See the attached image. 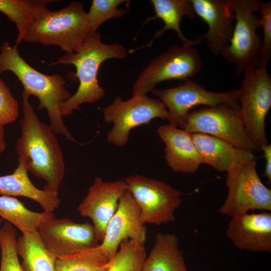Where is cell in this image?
I'll use <instances>...</instances> for the list:
<instances>
[{
    "label": "cell",
    "instance_id": "obj_17",
    "mask_svg": "<svg viewBox=\"0 0 271 271\" xmlns=\"http://www.w3.org/2000/svg\"><path fill=\"white\" fill-rule=\"evenodd\" d=\"M226 233L239 249L270 252L271 213H247L231 218Z\"/></svg>",
    "mask_w": 271,
    "mask_h": 271
},
{
    "label": "cell",
    "instance_id": "obj_24",
    "mask_svg": "<svg viewBox=\"0 0 271 271\" xmlns=\"http://www.w3.org/2000/svg\"><path fill=\"white\" fill-rule=\"evenodd\" d=\"M0 216L26 234L38 230L43 223L55 217L53 213L38 212L27 208L17 198L0 196Z\"/></svg>",
    "mask_w": 271,
    "mask_h": 271
},
{
    "label": "cell",
    "instance_id": "obj_29",
    "mask_svg": "<svg viewBox=\"0 0 271 271\" xmlns=\"http://www.w3.org/2000/svg\"><path fill=\"white\" fill-rule=\"evenodd\" d=\"M17 230L6 222L0 228V271H22L17 250Z\"/></svg>",
    "mask_w": 271,
    "mask_h": 271
},
{
    "label": "cell",
    "instance_id": "obj_25",
    "mask_svg": "<svg viewBox=\"0 0 271 271\" xmlns=\"http://www.w3.org/2000/svg\"><path fill=\"white\" fill-rule=\"evenodd\" d=\"M58 0H0V12L16 26L18 35L15 46L22 41L27 29L36 14Z\"/></svg>",
    "mask_w": 271,
    "mask_h": 271
},
{
    "label": "cell",
    "instance_id": "obj_18",
    "mask_svg": "<svg viewBox=\"0 0 271 271\" xmlns=\"http://www.w3.org/2000/svg\"><path fill=\"white\" fill-rule=\"evenodd\" d=\"M157 132L165 144L167 163L173 171L193 173L203 163L192 133L170 123L160 126Z\"/></svg>",
    "mask_w": 271,
    "mask_h": 271
},
{
    "label": "cell",
    "instance_id": "obj_14",
    "mask_svg": "<svg viewBox=\"0 0 271 271\" xmlns=\"http://www.w3.org/2000/svg\"><path fill=\"white\" fill-rule=\"evenodd\" d=\"M146 231L140 209L127 190L119 200L117 208L106 226L104 238L99 246L111 260L122 241L132 239L145 242Z\"/></svg>",
    "mask_w": 271,
    "mask_h": 271
},
{
    "label": "cell",
    "instance_id": "obj_33",
    "mask_svg": "<svg viewBox=\"0 0 271 271\" xmlns=\"http://www.w3.org/2000/svg\"><path fill=\"white\" fill-rule=\"evenodd\" d=\"M7 144L5 142L4 126L0 125V154L5 152Z\"/></svg>",
    "mask_w": 271,
    "mask_h": 271
},
{
    "label": "cell",
    "instance_id": "obj_6",
    "mask_svg": "<svg viewBox=\"0 0 271 271\" xmlns=\"http://www.w3.org/2000/svg\"><path fill=\"white\" fill-rule=\"evenodd\" d=\"M239 111L250 141L257 148L268 144L265 117L271 107V77L266 69H247L236 89Z\"/></svg>",
    "mask_w": 271,
    "mask_h": 271
},
{
    "label": "cell",
    "instance_id": "obj_4",
    "mask_svg": "<svg viewBox=\"0 0 271 271\" xmlns=\"http://www.w3.org/2000/svg\"><path fill=\"white\" fill-rule=\"evenodd\" d=\"M87 13L79 2L52 11L45 8L35 15L23 41L57 46L66 53L77 51L90 37Z\"/></svg>",
    "mask_w": 271,
    "mask_h": 271
},
{
    "label": "cell",
    "instance_id": "obj_3",
    "mask_svg": "<svg viewBox=\"0 0 271 271\" xmlns=\"http://www.w3.org/2000/svg\"><path fill=\"white\" fill-rule=\"evenodd\" d=\"M127 54L126 49L119 43H102L101 34L96 32L77 51L65 53L55 62H52L49 66L74 65L76 69L75 76L79 81L75 93L61 104V115L71 114L74 110H79L81 104L94 103L103 98L104 90L97 80L101 64L109 59H124Z\"/></svg>",
    "mask_w": 271,
    "mask_h": 271
},
{
    "label": "cell",
    "instance_id": "obj_5",
    "mask_svg": "<svg viewBox=\"0 0 271 271\" xmlns=\"http://www.w3.org/2000/svg\"><path fill=\"white\" fill-rule=\"evenodd\" d=\"M235 18V25L229 44L222 55L235 67L236 75H243L249 68L257 67L260 60L261 40L256 30L260 27L256 15L261 1L228 0Z\"/></svg>",
    "mask_w": 271,
    "mask_h": 271
},
{
    "label": "cell",
    "instance_id": "obj_13",
    "mask_svg": "<svg viewBox=\"0 0 271 271\" xmlns=\"http://www.w3.org/2000/svg\"><path fill=\"white\" fill-rule=\"evenodd\" d=\"M46 248L57 258L98 246L99 240L92 224L75 223L68 218L55 217L38 228Z\"/></svg>",
    "mask_w": 271,
    "mask_h": 271
},
{
    "label": "cell",
    "instance_id": "obj_8",
    "mask_svg": "<svg viewBox=\"0 0 271 271\" xmlns=\"http://www.w3.org/2000/svg\"><path fill=\"white\" fill-rule=\"evenodd\" d=\"M202 62L193 45H173L151 60L140 73L132 87V96L147 95L158 84L166 80L187 81L198 74Z\"/></svg>",
    "mask_w": 271,
    "mask_h": 271
},
{
    "label": "cell",
    "instance_id": "obj_11",
    "mask_svg": "<svg viewBox=\"0 0 271 271\" xmlns=\"http://www.w3.org/2000/svg\"><path fill=\"white\" fill-rule=\"evenodd\" d=\"M183 129L192 133L215 137L244 150L252 152L258 150L248 136L239 108L227 104L189 113Z\"/></svg>",
    "mask_w": 271,
    "mask_h": 271
},
{
    "label": "cell",
    "instance_id": "obj_22",
    "mask_svg": "<svg viewBox=\"0 0 271 271\" xmlns=\"http://www.w3.org/2000/svg\"><path fill=\"white\" fill-rule=\"evenodd\" d=\"M143 271H188L179 240L174 234L158 232Z\"/></svg>",
    "mask_w": 271,
    "mask_h": 271
},
{
    "label": "cell",
    "instance_id": "obj_32",
    "mask_svg": "<svg viewBox=\"0 0 271 271\" xmlns=\"http://www.w3.org/2000/svg\"><path fill=\"white\" fill-rule=\"evenodd\" d=\"M263 153V157L265 159V170L263 176L265 177L269 184L271 183V145L267 144L262 145L260 149Z\"/></svg>",
    "mask_w": 271,
    "mask_h": 271
},
{
    "label": "cell",
    "instance_id": "obj_9",
    "mask_svg": "<svg viewBox=\"0 0 271 271\" xmlns=\"http://www.w3.org/2000/svg\"><path fill=\"white\" fill-rule=\"evenodd\" d=\"M103 120L113 124L107 134V142L117 147L127 143L130 130L148 124L156 118L171 120L164 103L159 98L147 95H136L126 100L116 97L112 103L102 109Z\"/></svg>",
    "mask_w": 271,
    "mask_h": 271
},
{
    "label": "cell",
    "instance_id": "obj_10",
    "mask_svg": "<svg viewBox=\"0 0 271 271\" xmlns=\"http://www.w3.org/2000/svg\"><path fill=\"white\" fill-rule=\"evenodd\" d=\"M124 181L138 205L142 222L161 225L175 220L174 212L181 204L182 193L164 181L141 175Z\"/></svg>",
    "mask_w": 271,
    "mask_h": 271
},
{
    "label": "cell",
    "instance_id": "obj_21",
    "mask_svg": "<svg viewBox=\"0 0 271 271\" xmlns=\"http://www.w3.org/2000/svg\"><path fill=\"white\" fill-rule=\"evenodd\" d=\"M151 3L155 15L148 18L146 23L158 18L163 21L164 26L162 29L156 32L152 40L145 47L151 46L156 39L170 30L176 33L177 37L184 45L195 46L201 42V37L194 40L187 39L180 28V24L184 17L190 19L195 17L191 0H151Z\"/></svg>",
    "mask_w": 271,
    "mask_h": 271
},
{
    "label": "cell",
    "instance_id": "obj_36",
    "mask_svg": "<svg viewBox=\"0 0 271 271\" xmlns=\"http://www.w3.org/2000/svg\"><path fill=\"white\" fill-rule=\"evenodd\" d=\"M1 74V70H0V74Z\"/></svg>",
    "mask_w": 271,
    "mask_h": 271
},
{
    "label": "cell",
    "instance_id": "obj_20",
    "mask_svg": "<svg viewBox=\"0 0 271 271\" xmlns=\"http://www.w3.org/2000/svg\"><path fill=\"white\" fill-rule=\"evenodd\" d=\"M18 162L13 174L0 176V194L28 198L37 202L44 211L53 213L60 204L59 192L37 188L30 179L24 165Z\"/></svg>",
    "mask_w": 271,
    "mask_h": 271
},
{
    "label": "cell",
    "instance_id": "obj_31",
    "mask_svg": "<svg viewBox=\"0 0 271 271\" xmlns=\"http://www.w3.org/2000/svg\"><path fill=\"white\" fill-rule=\"evenodd\" d=\"M19 115V103L0 78V125L4 126L15 122Z\"/></svg>",
    "mask_w": 271,
    "mask_h": 271
},
{
    "label": "cell",
    "instance_id": "obj_1",
    "mask_svg": "<svg viewBox=\"0 0 271 271\" xmlns=\"http://www.w3.org/2000/svg\"><path fill=\"white\" fill-rule=\"evenodd\" d=\"M29 97L23 91V117L20 120L21 135L16 145L17 160L46 182L44 189L59 192L65 171L63 153L56 133L40 120Z\"/></svg>",
    "mask_w": 271,
    "mask_h": 271
},
{
    "label": "cell",
    "instance_id": "obj_7",
    "mask_svg": "<svg viewBox=\"0 0 271 271\" xmlns=\"http://www.w3.org/2000/svg\"><path fill=\"white\" fill-rule=\"evenodd\" d=\"M227 174L228 194L220 214L233 218L254 210L271 211V190L257 173L256 158L241 162Z\"/></svg>",
    "mask_w": 271,
    "mask_h": 271
},
{
    "label": "cell",
    "instance_id": "obj_34",
    "mask_svg": "<svg viewBox=\"0 0 271 271\" xmlns=\"http://www.w3.org/2000/svg\"><path fill=\"white\" fill-rule=\"evenodd\" d=\"M2 220L1 219H0V224H1V222H2Z\"/></svg>",
    "mask_w": 271,
    "mask_h": 271
},
{
    "label": "cell",
    "instance_id": "obj_28",
    "mask_svg": "<svg viewBox=\"0 0 271 271\" xmlns=\"http://www.w3.org/2000/svg\"><path fill=\"white\" fill-rule=\"evenodd\" d=\"M124 0H93L87 13L88 24L90 33L94 35L98 28L107 20L113 18H120L127 11L118 8Z\"/></svg>",
    "mask_w": 271,
    "mask_h": 271
},
{
    "label": "cell",
    "instance_id": "obj_2",
    "mask_svg": "<svg viewBox=\"0 0 271 271\" xmlns=\"http://www.w3.org/2000/svg\"><path fill=\"white\" fill-rule=\"evenodd\" d=\"M1 73L9 71L20 81L24 90L39 100V110L45 109L50 126L56 134L66 140L77 142L65 125L60 112L61 104L72 96L65 87V80L60 75L43 74L30 65L20 55L17 47L5 41L0 51Z\"/></svg>",
    "mask_w": 271,
    "mask_h": 271
},
{
    "label": "cell",
    "instance_id": "obj_27",
    "mask_svg": "<svg viewBox=\"0 0 271 271\" xmlns=\"http://www.w3.org/2000/svg\"><path fill=\"white\" fill-rule=\"evenodd\" d=\"M145 244L132 239L122 241L111 260L108 271H143L147 256Z\"/></svg>",
    "mask_w": 271,
    "mask_h": 271
},
{
    "label": "cell",
    "instance_id": "obj_30",
    "mask_svg": "<svg viewBox=\"0 0 271 271\" xmlns=\"http://www.w3.org/2000/svg\"><path fill=\"white\" fill-rule=\"evenodd\" d=\"M261 17L259 19L260 27L262 28L260 57L257 67L266 69L271 57V2H261L259 12Z\"/></svg>",
    "mask_w": 271,
    "mask_h": 271
},
{
    "label": "cell",
    "instance_id": "obj_15",
    "mask_svg": "<svg viewBox=\"0 0 271 271\" xmlns=\"http://www.w3.org/2000/svg\"><path fill=\"white\" fill-rule=\"evenodd\" d=\"M127 190L124 181L105 182L97 176L79 204L80 214L91 219L100 242L104 238L106 226L117 208L120 197Z\"/></svg>",
    "mask_w": 271,
    "mask_h": 271
},
{
    "label": "cell",
    "instance_id": "obj_16",
    "mask_svg": "<svg viewBox=\"0 0 271 271\" xmlns=\"http://www.w3.org/2000/svg\"><path fill=\"white\" fill-rule=\"evenodd\" d=\"M195 14L208 26L205 39L214 55H221L232 38L235 18L228 0H191Z\"/></svg>",
    "mask_w": 271,
    "mask_h": 271
},
{
    "label": "cell",
    "instance_id": "obj_12",
    "mask_svg": "<svg viewBox=\"0 0 271 271\" xmlns=\"http://www.w3.org/2000/svg\"><path fill=\"white\" fill-rule=\"evenodd\" d=\"M150 92L164 103L171 116L169 123L178 127L183 128L189 110L198 105L214 107L225 104L239 108L236 89L229 92H212L190 80L175 87L167 89L154 87Z\"/></svg>",
    "mask_w": 271,
    "mask_h": 271
},
{
    "label": "cell",
    "instance_id": "obj_19",
    "mask_svg": "<svg viewBox=\"0 0 271 271\" xmlns=\"http://www.w3.org/2000/svg\"><path fill=\"white\" fill-rule=\"evenodd\" d=\"M192 137L203 163L220 172L227 173L241 162L255 158L252 152L236 148L212 136L194 133Z\"/></svg>",
    "mask_w": 271,
    "mask_h": 271
},
{
    "label": "cell",
    "instance_id": "obj_26",
    "mask_svg": "<svg viewBox=\"0 0 271 271\" xmlns=\"http://www.w3.org/2000/svg\"><path fill=\"white\" fill-rule=\"evenodd\" d=\"M111 260L99 245L57 258L56 271H108Z\"/></svg>",
    "mask_w": 271,
    "mask_h": 271
},
{
    "label": "cell",
    "instance_id": "obj_23",
    "mask_svg": "<svg viewBox=\"0 0 271 271\" xmlns=\"http://www.w3.org/2000/svg\"><path fill=\"white\" fill-rule=\"evenodd\" d=\"M22 271H56L57 257L45 246L38 231L22 234L17 240Z\"/></svg>",
    "mask_w": 271,
    "mask_h": 271
},
{
    "label": "cell",
    "instance_id": "obj_35",
    "mask_svg": "<svg viewBox=\"0 0 271 271\" xmlns=\"http://www.w3.org/2000/svg\"><path fill=\"white\" fill-rule=\"evenodd\" d=\"M205 271H210V270H205Z\"/></svg>",
    "mask_w": 271,
    "mask_h": 271
}]
</instances>
